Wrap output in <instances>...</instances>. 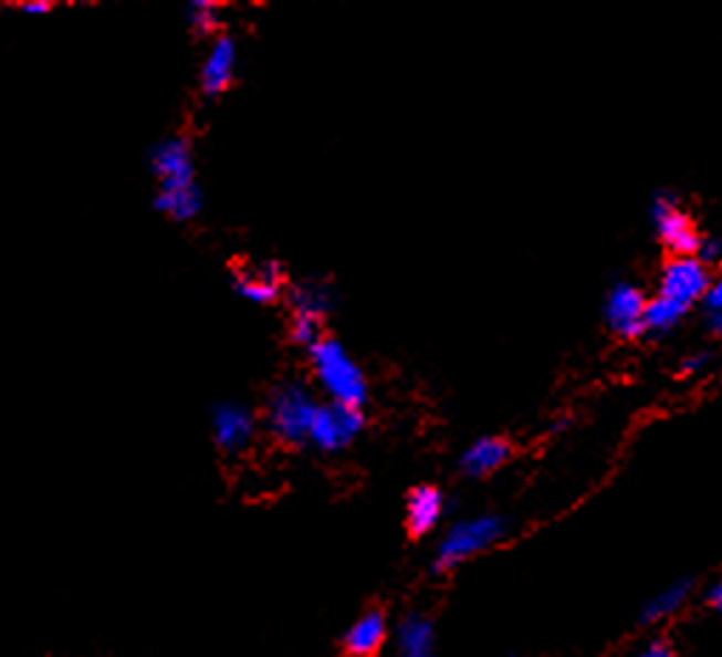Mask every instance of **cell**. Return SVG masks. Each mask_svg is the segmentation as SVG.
<instances>
[{"instance_id": "1", "label": "cell", "mask_w": 722, "mask_h": 657, "mask_svg": "<svg viewBox=\"0 0 722 657\" xmlns=\"http://www.w3.org/2000/svg\"><path fill=\"white\" fill-rule=\"evenodd\" d=\"M321 394L306 377H281L264 394L261 406V426L264 434L281 448L301 451L310 448V428L321 408Z\"/></svg>"}, {"instance_id": "2", "label": "cell", "mask_w": 722, "mask_h": 657, "mask_svg": "<svg viewBox=\"0 0 722 657\" xmlns=\"http://www.w3.org/2000/svg\"><path fill=\"white\" fill-rule=\"evenodd\" d=\"M306 361H310V380L321 394V400L366 411L368 400H372V386H368L363 366L343 346V341L326 335L317 346L306 352Z\"/></svg>"}, {"instance_id": "3", "label": "cell", "mask_w": 722, "mask_h": 657, "mask_svg": "<svg viewBox=\"0 0 722 657\" xmlns=\"http://www.w3.org/2000/svg\"><path fill=\"white\" fill-rule=\"evenodd\" d=\"M508 535V522L499 513H479L457 519L451 528L442 533L437 550H433V573H451L462 567L464 561L477 559L496 548Z\"/></svg>"}, {"instance_id": "4", "label": "cell", "mask_w": 722, "mask_h": 657, "mask_svg": "<svg viewBox=\"0 0 722 657\" xmlns=\"http://www.w3.org/2000/svg\"><path fill=\"white\" fill-rule=\"evenodd\" d=\"M210 431H213V445L224 457H244L264 434L261 411L239 400L219 403L210 411Z\"/></svg>"}, {"instance_id": "5", "label": "cell", "mask_w": 722, "mask_h": 657, "mask_svg": "<svg viewBox=\"0 0 722 657\" xmlns=\"http://www.w3.org/2000/svg\"><path fill=\"white\" fill-rule=\"evenodd\" d=\"M366 431V411L363 408L337 406V403H321L310 428V448L323 457L348 451Z\"/></svg>"}, {"instance_id": "6", "label": "cell", "mask_w": 722, "mask_h": 657, "mask_svg": "<svg viewBox=\"0 0 722 657\" xmlns=\"http://www.w3.org/2000/svg\"><path fill=\"white\" fill-rule=\"evenodd\" d=\"M148 168L156 179V190H185L199 185L193 139L185 134L161 136L148 150Z\"/></svg>"}, {"instance_id": "7", "label": "cell", "mask_w": 722, "mask_h": 657, "mask_svg": "<svg viewBox=\"0 0 722 657\" xmlns=\"http://www.w3.org/2000/svg\"><path fill=\"white\" fill-rule=\"evenodd\" d=\"M290 275L286 267L275 258H247L232 267V290L236 295L244 298L259 306H275L286 298L290 290Z\"/></svg>"}, {"instance_id": "8", "label": "cell", "mask_w": 722, "mask_h": 657, "mask_svg": "<svg viewBox=\"0 0 722 657\" xmlns=\"http://www.w3.org/2000/svg\"><path fill=\"white\" fill-rule=\"evenodd\" d=\"M651 219H655V230H658V239L663 241L671 250V258L678 255H697L700 252V244H703V236L694 227V221L689 219L680 201L669 194L655 196V205H651Z\"/></svg>"}, {"instance_id": "9", "label": "cell", "mask_w": 722, "mask_h": 657, "mask_svg": "<svg viewBox=\"0 0 722 657\" xmlns=\"http://www.w3.org/2000/svg\"><path fill=\"white\" fill-rule=\"evenodd\" d=\"M711 267L700 261L697 255H678L671 258L669 264L660 272V290L658 295L671 298V301L683 303V306H694L697 301H705V292L711 286Z\"/></svg>"}, {"instance_id": "10", "label": "cell", "mask_w": 722, "mask_h": 657, "mask_svg": "<svg viewBox=\"0 0 722 657\" xmlns=\"http://www.w3.org/2000/svg\"><path fill=\"white\" fill-rule=\"evenodd\" d=\"M239 74V43L232 34L210 40L205 60L199 65V94L207 103H216L232 88Z\"/></svg>"}, {"instance_id": "11", "label": "cell", "mask_w": 722, "mask_h": 657, "mask_svg": "<svg viewBox=\"0 0 722 657\" xmlns=\"http://www.w3.org/2000/svg\"><path fill=\"white\" fill-rule=\"evenodd\" d=\"M646 303H649V298L638 286L620 281L609 290L607 301H604V321L615 335L632 341L646 332Z\"/></svg>"}, {"instance_id": "12", "label": "cell", "mask_w": 722, "mask_h": 657, "mask_svg": "<svg viewBox=\"0 0 722 657\" xmlns=\"http://www.w3.org/2000/svg\"><path fill=\"white\" fill-rule=\"evenodd\" d=\"M286 310L290 317H306V321L329 323V317L337 310V295L332 290L329 281L323 278H304V281H292L286 290Z\"/></svg>"}, {"instance_id": "13", "label": "cell", "mask_w": 722, "mask_h": 657, "mask_svg": "<svg viewBox=\"0 0 722 657\" xmlns=\"http://www.w3.org/2000/svg\"><path fill=\"white\" fill-rule=\"evenodd\" d=\"M388 615L380 606H368L366 613L357 615L348 629L343 632V655L346 657H380L388 644Z\"/></svg>"}, {"instance_id": "14", "label": "cell", "mask_w": 722, "mask_h": 657, "mask_svg": "<svg viewBox=\"0 0 722 657\" xmlns=\"http://www.w3.org/2000/svg\"><path fill=\"white\" fill-rule=\"evenodd\" d=\"M446 493L437 484H417L406 497V530L414 539H422L439 528V522L446 519Z\"/></svg>"}, {"instance_id": "15", "label": "cell", "mask_w": 722, "mask_h": 657, "mask_svg": "<svg viewBox=\"0 0 722 657\" xmlns=\"http://www.w3.org/2000/svg\"><path fill=\"white\" fill-rule=\"evenodd\" d=\"M397 657H437V626L426 613H408L394 626Z\"/></svg>"}, {"instance_id": "16", "label": "cell", "mask_w": 722, "mask_h": 657, "mask_svg": "<svg viewBox=\"0 0 722 657\" xmlns=\"http://www.w3.org/2000/svg\"><path fill=\"white\" fill-rule=\"evenodd\" d=\"M513 448L504 437H479L459 453V471L468 479H484L496 473L510 459Z\"/></svg>"}, {"instance_id": "17", "label": "cell", "mask_w": 722, "mask_h": 657, "mask_svg": "<svg viewBox=\"0 0 722 657\" xmlns=\"http://www.w3.org/2000/svg\"><path fill=\"white\" fill-rule=\"evenodd\" d=\"M154 207L156 213H161L174 225H190L205 210V190H201V185L185 187V190H156Z\"/></svg>"}, {"instance_id": "18", "label": "cell", "mask_w": 722, "mask_h": 657, "mask_svg": "<svg viewBox=\"0 0 722 657\" xmlns=\"http://www.w3.org/2000/svg\"><path fill=\"white\" fill-rule=\"evenodd\" d=\"M691 590H694V581L691 578L674 581V584H669L666 590H660L655 598L646 601L643 613H640V624H660V620L680 613V609L686 606V601L691 598Z\"/></svg>"}, {"instance_id": "19", "label": "cell", "mask_w": 722, "mask_h": 657, "mask_svg": "<svg viewBox=\"0 0 722 657\" xmlns=\"http://www.w3.org/2000/svg\"><path fill=\"white\" fill-rule=\"evenodd\" d=\"M188 23L196 38L216 40L221 38V34H227V9L219 7V3H205V0H199V3H190L188 7Z\"/></svg>"}, {"instance_id": "20", "label": "cell", "mask_w": 722, "mask_h": 657, "mask_svg": "<svg viewBox=\"0 0 722 657\" xmlns=\"http://www.w3.org/2000/svg\"><path fill=\"white\" fill-rule=\"evenodd\" d=\"M686 312H689V306L671 301L666 295L649 298V303H646V328H651V332H669V328H674L683 321Z\"/></svg>"}, {"instance_id": "21", "label": "cell", "mask_w": 722, "mask_h": 657, "mask_svg": "<svg viewBox=\"0 0 722 657\" xmlns=\"http://www.w3.org/2000/svg\"><path fill=\"white\" fill-rule=\"evenodd\" d=\"M326 335H329V332H326L323 323L306 321V317H290V326H286V337H290L292 346L301 348V352H310V348L317 346Z\"/></svg>"}, {"instance_id": "22", "label": "cell", "mask_w": 722, "mask_h": 657, "mask_svg": "<svg viewBox=\"0 0 722 657\" xmlns=\"http://www.w3.org/2000/svg\"><path fill=\"white\" fill-rule=\"evenodd\" d=\"M705 310H709V315H714V312H722V272H716L714 278H711V286L709 292H705Z\"/></svg>"}, {"instance_id": "23", "label": "cell", "mask_w": 722, "mask_h": 657, "mask_svg": "<svg viewBox=\"0 0 722 657\" xmlns=\"http://www.w3.org/2000/svg\"><path fill=\"white\" fill-rule=\"evenodd\" d=\"M697 258H700V261H705L709 267L716 264V261L722 258V241L705 239V236H703V244H700V252H697Z\"/></svg>"}, {"instance_id": "24", "label": "cell", "mask_w": 722, "mask_h": 657, "mask_svg": "<svg viewBox=\"0 0 722 657\" xmlns=\"http://www.w3.org/2000/svg\"><path fill=\"white\" fill-rule=\"evenodd\" d=\"M635 657H674V649H671L666 640H651L646 649H640Z\"/></svg>"}, {"instance_id": "25", "label": "cell", "mask_w": 722, "mask_h": 657, "mask_svg": "<svg viewBox=\"0 0 722 657\" xmlns=\"http://www.w3.org/2000/svg\"><path fill=\"white\" fill-rule=\"evenodd\" d=\"M14 9H18L20 14H49L54 7L52 3H18Z\"/></svg>"}, {"instance_id": "26", "label": "cell", "mask_w": 722, "mask_h": 657, "mask_svg": "<svg viewBox=\"0 0 722 657\" xmlns=\"http://www.w3.org/2000/svg\"><path fill=\"white\" fill-rule=\"evenodd\" d=\"M705 601H709L711 609H716V613H722V581H716V584L711 586L709 595H705Z\"/></svg>"}, {"instance_id": "27", "label": "cell", "mask_w": 722, "mask_h": 657, "mask_svg": "<svg viewBox=\"0 0 722 657\" xmlns=\"http://www.w3.org/2000/svg\"><path fill=\"white\" fill-rule=\"evenodd\" d=\"M711 361V355H691L689 361H686V368H689V372H700V368H705V363Z\"/></svg>"}, {"instance_id": "28", "label": "cell", "mask_w": 722, "mask_h": 657, "mask_svg": "<svg viewBox=\"0 0 722 657\" xmlns=\"http://www.w3.org/2000/svg\"><path fill=\"white\" fill-rule=\"evenodd\" d=\"M709 326H711V332H714L716 337H722V312H714V315H709Z\"/></svg>"}]
</instances>
